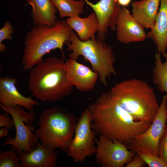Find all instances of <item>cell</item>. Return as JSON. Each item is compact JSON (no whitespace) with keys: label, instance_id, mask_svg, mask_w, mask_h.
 <instances>
[{"label":"cell","instance_id":"obj_21","mask_svg":"<svg viewBox=\"0 0 167 167\" xmlns=\"http://www.w3.org/2000/svg\"><path fill=\"white\" fill-rule=\"evenodd\" d=\"M56 7L60 17H72L79 16L84 11L85 4L84 0H50Z\"/></svg>","mask_w":167,"mask_h":167},{"label":"cell","instance_id":"obj_28","mask_svg":"<svg viewBox=\"0 0 167 167\" xmlns=\"http://www.w3.org/2000/svg\"><path fill=\"white\" fill-rule=\"evenodd\" d=\"M118 4L122 7H126L131 3L132 0H117Z\"/></svg>","mask_w":167,"mask_h":167},{"label":"cell","instance_id":"obj_27","mask_svg":"<svg viewBox=\"0 0 167 167\" xmlns=\"http://www.w3.org/2000/svg\"><path fill=\"white\" fill-rule=\"evenodd\" d=\"M146 163L137 154L133 160L127 163L126 167H142L145 166Z\"/></svg>","mask_w":167,"mask_h":167},{"label":"cell","instance_id":"obj_12","mask_svg":"<svg viewBox=\"0 0 167 167\" xmlns=\"http://www.w3.org/2000/svg\"><path fill=\"white\" fill-rule=\"evenodd\" d=\"M93 10L98 19L99 26L97 36L105 40L109 28L112 31L116 30V21L121 8L117 0H100L93 3L84 0Z\"/></svg>","mask_w":167,"mask_h":167},{"label":"cell","instance_id":"obj_22","mask_svg":"<svg viewBox=\"0 0 167 167\" xmlns=\"http://www.w3.org/2000/svg\"><path fill=\"white\" fill-rule=\"evenodd\" d=\"M17 154L15 151H0V167H20V163Z\"/></svg>","mask_w":167,"mask_h":167},{"label":"cell","instance_id":"obj_24","mask_svg":"<svg viewBox=\"0 0 167 167\" xmlns=\"http://www.w3.org/2000/svg\"><path fill=\"white\" fill-rule=\"evenodd\" d=\"M14 29L12 24L9 21L6 22L2 28L0 29V51L3 52L6 48L5 44L2 43L4 40H11Z\"/></svg>","mask_w":167,"mask_h":167},{"label":"cell","instance_id":"obj_11","mask_svg":"<svg viewBox=\"0 0 167 167\" xmlns=\"http://www.w3.org/2000/svg\"><path fill=\"white\" fill-rule=\"evenodd\" d=\"M116 30L117 40L123 44L142 41L147 37L144 28L136 20L125 7H122L118 15Z\"/></svg>","mask_w":167,"mask_h":167},{"label":"cell","instance_id":"obj_13","mask_svg":"<svg viewBox=\"0 0 167 167\" xmlns=\"http://www.w3.org/2000/svg\"><path fill=\"white\" fill-rule=\"evenodd\" d=\"M66 74L71 84L81 92L93 90L99 76L86 66L69 58L66 61Z\"/></svg>","mask_w":167,"mask_h":167},{"label":"cell","instance_id":"obj_1","mask_svg":"<svg viewBox=\"0 0 167 167\" xmlns=\"http://www.w3.org/2000/svg\"><path fill=\"white\" fill-rule=\"evenodd\" d=\"M87 108L91 117V127L96 133L124 143H130L151 124L135 120L112 98L109 92L101 94Z\"/></svg>","mask_w":167,"mask_h":167},{"label":"cell","instance_id":"obj_29","mask_svg":"<svg viewBox=\"0 0 167 167\" xmlns=\"http://www.w3.org/2000/svg\"><path fill=\"white\" fill-rule=\"evenodd\" d=\"M8 129L4 127L0 129V137L6 136L7 135Z\"/></svg>","mask_w":167,"mask_h":167},{"label":"cell","instance_id":"obj_2","mask_svg":"<svg viewBox=\"0 0 167 167\" xmlns=\"http://www.w3.org/2000/svg\"><path fill=\"white\" fill-rule=\"evenodd\" d=\"M28 82L32 96L43 102L62 100L71 93L74 87L67 76L66 62L53 57L30 70Z\"/></svg>","mask_w":167,"mask_h":167},{"label":"cell","instance_id":"obj_19","mask_svg":"<svg viewBox=\"0 0 167 167\" xmlns=\"http://www.w3.org/2000/svg\"><path fill=\"white\" fill-rule=\"evenodd\" d=\"M66 21L72 29L76 32L79 39L83 41L91 39L98 31L99 21L94 12L86 17H69Z\"/></svg>","mask_w":167,"mask_h":167},{"label":"cell","instance_id":"obj_9","mask_svg":"<svg viewBox=\"0 0 167 167\" xmlns=\"http://www.w3.org/2000/svg\"><path fill=\"white\" fill-rule=\"evenodd\" d=\"M91 121L90 113L86 108L77 121L73 139L66 152L68 156L75 162H83L96 152V133L91 128Z\"/></svg>","mask_w":167,"mask_h":167},{"label":"cell","instance_id":"obj_14","mask_svg":"<svg viewBox=\"0 0 167 167\" xmlns=\"http://www.w3.org/2000/svg\"><path fill=\"white\" fill-rule=\"evenodd\" d=\"M17 80L15 78L5 76L0 78V102L9 107L22 106L29 111L33 110L34 106L39 103L31 97H25L18 91L15 86Z\"/></svg>","mask_w":167,"mask_h":167},{"label":"cell","instance_id":"obj_4","mask_svg":"<svg viewBox=\"0 0 167 167\" xmlns=\"http://www.w3.org/2000/svg\"><path fill=\"white\" fill-rule=\"evenodd\" d=\"M112 98L137 121L151 123L159 106L153 89L138 79L124 80L112 87Z\"/></svg>","mask_w":167,"mask_h":167},{"label":"cell","instance_id":"obj_26","mask_svg":"<svg viewBox=\"0 0 167 167\" xmlns=\"http://www.w3.org/2000/svg\"><path fill=\"white\" fill-rule=\"evenodd\" d=\"M8 114L5 112L4 114L0 115V127H3L11 130L13 128L14 125L12 118L8 116Z\"/></svg>","mask_w":167,"mask_h":167},{"label":"cell","instance_id":"obj_16","mask_svg":"<svg viewBox=\"0 0 167 167\" xmlns=\"http://www.w3.org/2000/svg\"><path fill=\"white\" fill-rule=\"evenodd\" d=\"M155 23L147 34L156 45L157 52L163 55L167 49V0H160Z\"/></svg>","mask_w":167,"mask_h":167},{"label":"cell","instance_id":"obj_17","mask_svg":"<svg viewBox=\"0 0 167 167\" xmlns=\"http://www.w3.org/2000/svg\"><path fill=\"white\" fill-rule=\"evenodd\" d=\"M160 0H141L132 2V15L144 28L151 29L155 23Z\"/></svg>","mask_w":167,"mask_h":167},{"label":"cell","instance_id":"obj_18","mask_svg":"<svg viewBox=\"0 0 167 167\" xmlns=\"http://www.w3.org/2000/svg\"><path fill=\"white\" fill-rule=\"evenodd\" d=\"M32 6L30 16L34 25L52 26L57 21L58 11L50 0H26Z\"/></svg>","mask_w":167,"mask_h":167},{"label":"cell","instance_id":"obj_6","mask_svg":"<svg viewBox=\"0 0 167 167\" xmlns=\"http://www.w3.org/2000/svg\"><path fill=\"white\" fill-rule=\"evenodd\" d=\"M102 39L95 36L86 41L80 40L73 30L69 42L65 44L67 50L71 53L70 58L77 61L82 56L90 63L92 70L97 72L100 82L107 84V79L117 74L114 65L115 58L110 45Z\"/></svg>","mask_w":167,"mask_h":167},{"label":"cell","instance_id":"obj_5","mask_svg":"<svg viewBox=\"0 0 167 167\" xmlns=\"http://www.w3.org/2000/svg\"><path fill=\"white\" fill-rule=\"evenodd\" d=\"M76 118L67 110L54 106L44 110L35 134L42 145L67 152L74 135Z\"/></svg>","mask_w":167,"mask_h":167},{"label":"cell","instance_id":"obj_20","mask_svg":"<svg viewBox=\"0 0 167 167\" xmlns=\"http://www.w3.org/2000/svg\"><path fill=\"white\" fill-rule=\"evenodd\" d=\"M160 54L156 52L154 55V66L153 69V82L160 92H165L167 96V52L163 56L165 59L163 63Z\"/></svg>","mask_w":167,"mask_h":167},{"label":"cell","instance_id":"obj_23","mask_svg":"<svg viewBox=\"0 0 167 167\" xmlns=\"http://www.w3.org/2000/svg\"><path fill=\"white\" fill-rule=\"evenodd\" d=\"M137 154L150 167H167L166 163L159 156L143 151H139Z\"/></svg>","mask_w":167,"mask_h":167},{"label":"cell","instance_id":"obj_15","mask_svg":"<svg viewBox=\"0 0 167 167\" xmlns=\"http://www.w3.org/2000/svg\"><path fill=\"white\" fill-rule=\"evenodd\" d=\"M58 152L44 146L40 143L30 152L19 155L21 167H56Z\"/></svg>","mask_w":167,"mask_h":167},{"label":"cell","instance_id":"obj_8","mask_svg":"<svg viewBox=\"0 0 167 167\" xmlns=\"http://www.w3.org/2000/svg\"><path fill=\"white\" fill-rule=\"evenodd\" d=\"M167 103L165 94L163 96L158 110L150 126L130 143L129 148L133 152L143 151L159 156V143L167 125Z\"/></svg>","mask_w":167,"mask_h":167},{"label":"cell","instance_id":"obj_25","mask_svg":"<svg viewBox=\"0 0 167 167\" xmlns=\"http://www.w3.org/2000/svg\"><path fill=\"white\" fill-rule=\"evenodd\" d=\"M159 156L167 164V125L164 133L159 143Z\"/></svg>","mask_w":167,"mask_h":167},{"label":"cell","instance_id":"obj_10","mask_svg":"<svg viewBox=\"0 0 167 167\" xmlns=\"http://www.w3.org/2000/svg\"><path fill=\"white\" fill-rule=\"evenodd\" d=\"M95 140L96 145L95 154L97 164L102 167H122L132 160L135 154L126 145L117 140H111L100 135Z\"/></svg>","mask_w":167,"mask_h":167},{"label":"cell","instance_id":"obj_3","mask_svg":"<svg viewBox=\"0 0 167 167\" xmlns=\"http://www.w3.org/2000/svg\"><path fill=\"white\" fill-rule=\"evenodd\" d=\"M72 31L65 20H57L52 26L34 25L25 36L22 60L23 71L30 70L43 61V56L53 49H59L64 58L63 46L69 42Z\"/></svg>","mask_w":167,"mask_h":167},{"label":"cell","instance_id":"obj_7","mask_svg":"<svg viewBox=\"0 0 167 167\" xmlns=\"http://www.w3.org/2000/svg\"><path fill=\"white\" fill-rule=\"evenodd\" d=\"M0 107L11 116L16 131L15 137L7 136L3 145H11V150L15 151L18 155L31 151L40 143L36 135L32 132L35 129L32 124L35 120L33 110L26 112L19 105L9 107L0 104Z\"/></svg>","mask_w":167,"mask_h":167}]
</instances>
